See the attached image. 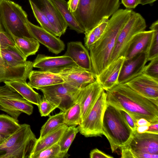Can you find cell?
Segmentation results:
<instances>
[{
    "instance_id": "6da1fadb",
    "label": "cell",
    "mask_w": 158,
    "mask_h": 158,
    "mask_svg": "<svg viewBox=\"0 0 158 158\" xmlns=\"http://www.w3.org/2000/svg\"><path fill=\"white\" fill-rule=\"evenodd\" d=\"M106 91L107 103L125 111L136 123L141 118L151 124L158 123V99L145 97L125 83Z\"/></svg>"
},
{
    "instance_id": "7a4b0ae2",
    "label": "cell",
    "mask_w": 158,
    "mask_h": 158,
    "mask_svg": "<svg viewBox=\"0 0 158 158\" xmlns=\"http://www.w3.org/2000/svg\"><path fill=\"white\" fill-rule=\"evenodd\" d=\"M132 11L127 9L117 10L109 19L102 35L89 50L92 72L96 77L108 65L118 34Z\"/></svg>"
},
{
    "instance_id": "3957f363",
    "label": "cell",
    "mask_w": 158,
    "mask_h": 158,
    "mask_svg": "<svg viewBox=\"0 0 158 158\" xmlns=\"http://www.w3.org/2000/svg\"><path fill=\"white\" fill-rule=\"evenodd\" d=\"M119 5V0H80L77 9L72 13L85 32L104 18H109Z\"/></svg>"
},
{
    "instance_id": "277c9868",
    "label": "cell",
    "mask_w": 158,
    "mask_h": 158,
    "mask_svg": "<svg viewBox=\"0 0 158 158\" xmlns=\"http://www.w3.org/2000/svg\"><path fill=\"white\" fill-rule=\"evenodd\" d=\"M132 131L119 109L107 103L102 120V134L108 139L112 152L126 144Z\"/></svg>"
},
{
    "instance_id": "5b68a950",
    "label": "cell",
    "mask_w": 158,
    "mask_h": 158,
    "mask_svg": "<svg viewBox=\"0 0 158 158\" xmlns=\"http://www.w3.org/2000/svg\"><path fill=\"white\" fill-rule=\"evenodd\" d=\"M37 139L30 125L21 124L0 145V158H29Z\"/></svg>"
},
{
    "instance_id": "8992f818",
    "label": "cell",
    "mask_w": 158,
    "mask_h": 158,
    "mask_svg": "<svg viewBox=\"0 0 158 158\" xmlns=\"http://www.w3.org/2000/svg\"><path fill=\"white\" fill-rule=\"evenodd\" d=\"M0 18L3 28L9 34L33 38L29 29L27 15L18 4L10 0H0Z\"/></svg>"
},
{
    "instance_id": "52a82bcc",
    "label": "cell",
    "mask_w": 158,
    "mask_h": 158,
    "mask_svg": "<svg viewBox=\"0 0 158 158\" xmlns=\"http://www.w3.org/2000/svg\"><path fill=\"white\" fill-rule=\"evenodd\" d=\"M146 27V21L142 16L132 11L130 17L118 34L109 65L119 57L124 56L133 36L137 33L144 31Z\"/></svg>"
},
{
    "instance_id": "ba28073f",
    "label": "cell",
    "mask_w": 158,
    "mask_h": 158,
    "mask_svg": "<svg viewBox=\"0 0 158 158\" xmlns=\"http://www.w3.org/2000/svg\"><path fill=\"white\" fill-rule=\"evenodd\" d=\"M120 148L129 150L133 158H158V133L132 132L128 141Z\"/></svg>"
},
{
    "instance_id": "9c48e42d",
    "label": "cell",
    "mask_w": 158,
    "mask_h": 158,
    "mask_svg": "<svg viewBox=\"0 0 158 158\" xmlns=\"http://www.w3.org/2000/svg\"><path fill=\"white\" fill-rule=\"evenodd\" d=\"M33 109L32 104L12 87L5 84L0 86V110L19 122L18 117L22 113L30 115Z\"/></svg>"
},
{
    "instance_id": "30bf717a",
    "label": "cell",
    "mask_w": 158,
    "mask_h": 158,
    "mask_svg": "<svg viewBox=\"0 0 158 158\" xmlns=\"http://www.w3.org/2000/svg\"><path fill=\"white\" fill-rule=\"evenodd\" d=\"M106 93L103 89L89 114L78 125L79 132L86 137L100 136L102 134V120L106 106Z\"/></svg>"
},
{
    "instance_id": "8fae6325",
    "label": "cell",
    "mask_w": 158,
    "mask_h": 158,
    "mask_svg": "<svg viewBox=\"0 0 158 158\" xmlns=\"http://www.w3.org/2000/svg\"><path fill=\"white\" fill-rule=\"evenodd\" d=\"M43 97L64 112L77 102L79 89L64 82L42 88Z\"/></svg>"
},
{
    "instance_id": "7c38bea8",
    "label": "cell",
    "mask_w": 158,
    "mask_h": 158,
    "mask_svg": "<svg viewBox=\"0 0 158 158\" xmlns=\"http://www.w3.org/2000/svg\"><path fill=\"white\" fill-rule=\"evenodd\" d=\"M50 72L59 75L64 82L77 89L83 88L96 80V76L92 72L82 69L77 65Z\"/></svg>"
},
{
    "instance_id": "4fadbf2b",
    "label": "cell",
    "mask_w": 158,
    "mask_h": 158,
    "mask_svg": "<svg viewBox=\"0 0 158 158\" xmlns=\"http://www.w3.org/2000/svg\"><path fill=\"white\" fill-rule=\"evenodd\" d=\"M147 61V53H140L125 59L118 77V83H125L142 73Z\"/></svg>"
},
{
    "instance_id": "5bb4252c",
    "label": "cell",
    "mask_w": 158,
    "mask_h": 158,
    "mask_svg": "<svg viewBox=\"0 0 158 158\" xmlns=\"http://www.w3.org/2000/svg\"><path fill=\"white\" fill-rule=\"evenodd\" d=\"M103 89L96 80L79 89L77 102H79L81 105V122L89 114Z\"/></svg>"
},
{
    "instance_id": "9a60e30c",
    "label": "cell",
    "mask_w": 158,
    "mask_h": 158,
    "mask_svg": "<svg viewBox=\"0 0 158 158\" xmlns=\"http://www.w3.org/2000/svg\"><path fill=\"white\" fill-rule=\"evenodd\" d=\"M28 24L33 37L46 47L49 51L58 54L64 50L65 44L59 38L29 20Z\"/></svg>"
},
{
    "instance_id": "2e32d148",
    "label": "cell",
    "mask_w": 158,
    "mask_h": 158,
    "mask_svg": "<svg viewBox=\"0 0 158 158\" xmlns=\"http://www.w3.org/2000/svg\"><path fill=\"white\" fill-rule=\"evenodd\" d=\"M44 14L59 37L66 32L68 27L60 12L51 0H31Z\"/></svg>"
},
{
    "instance_id": "e0dca14e",
    "label": "cell",
    "mask_w": 158,
    "mask_h": 158,
    "mask_svg": "<svg viewBox=\"0 0 158 158\" xmlns=\"http://www.w3.org/2000/svg\"><path fill=\"white\" fill-rule=\"evenodd\" d=\"M125 84L145 97L158 99V81L143 73Z\"/></svg>"
},
{
    "instance_id": "ac0fdd59",
    "label": "cell",
    "mask_w": 158,
    "mask_h": 158,
    "mask_svg": "<svg viewBox=\"0 0 158 158\" xmlns=\"http://www.w3.org/2000/svg\"><path fill=\"white\" fill-rule=\"evenodd\" d=\"M33 68V62L29 61L22 66L14 67L8 65L0 54V83L8 81H26Z\"/></svg>"
},
{
    "instance_id": "d6986e66",
    "label": "cell",
    "mask_w": 158,
    "mask_h": 158,
    "mask_svg": "<svg viewBox=\"0 0 158 158\" xmlns=\"http://www.w3.org/2000/svg\"><path fill=\"white\" fill-rule=\"evenodd\" d=\"M75 65H77L73 61L70 57L64 55L51 56L39 54L33 62V67L49 72Z\"/></svg>"
},
{
    "instance_id": "ffe728a7",
    "label": "cell",
    "mask_w": 158,
    "mask_h": 158,
    "mask_svg": "<svg viewBox=\"0 0 158 158\" xmlns=\"http://www.w3.org/2000/svg\"><path fill=\"white\" fill-rule=\"evenodd\" d=\"M64 55L70 57L79 67L92 72L91 60L87 49L80 41H72L67 44Z\"/></svg>"
},
{
    "instance_id": "44dd1931",
    "label": "cell",
    "mask_w": 158,
    "mask_h": 158,
    "mask_svg": "<svg viewBox=\"0 0 158 158\" xmlns=\"http://www.w3.org/2000/svg\"><path fill=\"white\" fill-rule=\"evenodd\" d=\"M125 58L122 56L109 64L99 75L96 80L106 91L118 84V80Z\"/></svg>"
},
{
    "instance_id": "7402d4cb",
    "label": "cell",
    "mask_w": 158,
    "mask_h": 158,
    "mask_svg": "<svg viewBox=\"0 0 158 158\" xmlns=\"http://www.w3.org/2000/svg\"><path fill=\"white\" fill-rule=\"evenodd\" d=\"M153 31L152 30L143 31L135 34L129 44L124 55L125 59H128L141 53H147L150 47Z\"/></svg>"
},
{
    "instance_id": "603a6c76",
    "label": "cell",
    "mask_w": 158,
    "mask_h": 158,
    "mask_svg": "<svg viewBox=\"0 0 158 158\" xmlns=\"http://www.w3.org/2000/svg\"><path fill=\"white\" fill-rule=\"evenodd\" d=\"M27 83L31 88L37 90L42 88L64 82L59 75L49 71L32 70L28 77Z\"/></svg>"
},
{
    "instance_id": "cb8c5ba5",
    "label": "cell",
    "mask_w": 158,
    "mask_h": 158,
    "mask_svg": "<svg viewBox=\"0 0 158 158\" xmlns=\"http://www.w3.org/2000/svg\"><path fill=\"white\" fill-rule=\"evenodd\" d=\"M13 88L24 99L32 104L38 106L42 100L41 96L33 90L26 82L22 80L5 81L4 82Z\"/></svg>"
},
{
    "instance_id": "d4e9b609",
    "label": "cell",
    "mask_w": 158,
    "mask_h": 158,
    "mask_svg": "<svg viewBox=\"0 0 158 158\" xmlns=\"http://www.w3.org/2000/svg\"><path fill=\"white\" fill-rule=\"evenodd\" d=\"M68 127L64 123L42 139H37L31 155L57 143Z\"/></svg>"
},
{
    "instance_id": "484cf974",
    "label": "cell",
    "mask_w": 158,
    "mask_h": 158,
    "mask_svg": "<svg viewBox=\"0 0 158 158\" xmlns=\"http://www.w3.org/2000/svg\"><path fill=\"white\" fill-rule=\"evenodd\" d=\"M57 8L70 28L78 33H84L81 27L72 13L68 9L67 2L65 0H51Z\"/></svg>"
},
{
    "instance_id": "4316f807",
    "label": "cell",
    "mask_w": 158,
    "mask_h": 158,
    "mask_svg": "<svg viewBox=\"0 0 158 158\" xmlns=\"http://www.w3.org/2000/svg\"><path fill=\"white\" fill-rule=\"evenodd\" d=\"M0 54L7 64L11 66L17 67L24 65L29 61L16 46H10L0 49Z\"/></svg>"
},
{
    "instance_id": "83f0119b",
    "label": "cell",
    "mask_w": 158,
    "mask_h": 158,
    "mask_svg": "<svg viewBox=\"0 0 158 158\" xmlns=\"http://www.w3.org/2000/svg\"><path fill=\"white\" fill-rule=\"evenodd\" d=\"M14 41L15 45L26 57L35 55L38 51L40 46L39 42L33 38L19 37L9 34Z\"/></svg>"
},
{
    "instance_id": "f1b7e54d",
    "label": "cell",
    "mask_w": 158,
    "mask_h": 158,
    "mask_svg": "<svg viewBox=\"0 0 158 158\" xmlns=\"http://www.w3.org/2000/svg\"><path fill=\"white\" fill-rule=\"evenodd\" d=\"M109 20V18H104L96 27L84 33L85 46L87 49L89 50L101 37L106 29Z\"/></svg>"
},
{
    "instance_id": "f546056e",
    "label": "cell",
    "mask_w": 158,
    "mask_h": 158,
    "mask_svg": "<svg viewBox=\"0 0 158 158\" xmlns=\"http://www.w3.org/2000/svg\"><path fill=\"white\" fill-rule=\"evenodd\" d=\"M64 112L62 111L52 116H50L41 127L40 135L38 139H40L48 134L55 130L64 123Z\"/></svg>"
},
{
    "instance_id": "4dcf8cb0",
    "label": "cell",
    "mask_w": 158,
    "mask_h": 158,
    "mask_svg": "<svg viewBox=\"0 0 158 158\" xmlns=\"http://www.w3.org/2000/svg\"><path fill=\"white\" fill-rule=\"evenodd\" d=\"M28 0L34 16L41 27L56 36L60 37L58 33L44 14L31 0Z\"/></svg>"
},
{
    "instance_id": "1f68e13d",
    "label": "cell",
    "mask_w": 158,
    "mask_h": 158,
    "mask_svg": "<svg viewBox=\"0 0 158 158\" xmlns=\"http://www.w3.org/2000/svg\"><path fill=\"white\" fill-rule=\"evenodd\" d=\"M21 124L10 115L0 114V133L10 136L21 126Z\"/></svg>"
},
{
    "instance_id": "d6a6232c",
    "label": "cell",
    "mask_w": 158,
    "mask_h": 158,
    "mask_svg": "<svg viewBox=\"0 0 158 158\" xmlns=\"http://www.w3.org/2000/svg\"><path fill=\"white\" fill-rule=\"evenodd\" d=\"M64 123L68 127L79 125L81 122L80 104L77 102L64 112Z\"/></svg>"
},
{
    "instance_id": "836d02e7",
    "label": "cell",
    "mask_w": 158,
    "mask_h": 158,
    "mask_svg": "<svg viewBox=\"0 0 158 158\" xmlns=\"http://www.w3.org/2000/svg\"><path fill=\"white\" fill-rule=\"evenodd\" d=\"M79 132L78 127L76 126H69L65 131L57 143L62 152H68L69 149Z\"/></svg>"
},
{
    "instance_id": "e575fe53",
    "label": "cell",
    "mask_w": 158,
    "mask_h": 158,
    "mask_svg": "<svg viewBox=\"0 0 158 158\" xmlns=\"http://www.w3.org/2000/svg\"><path fill=\"white\" fill-rule=\"evenodd\" d=\"M69 156L68 152H61L59 145L57 143L31 155L30 158H64Z\"/></svg>"
},
{
    "instance_id": "d590c367",
    "label": "cell",
    "mask_w": 158,
    "mask_h": 158,
    "mask_svg": "<svg viewBox=\"0 0 158 158\" xmlns=\"http://www.w3.org/2000/svg\"><path fill=\"white\" fill-rule=\"evenodd\" d=\"M153 31L151 44L147 53V61H150L158 56V21L154 22L150 27Z\"/></svg>"
},
{
    "instance_id": "8d00e7d4",
    "label": "cell",
    "mask_w": 158,
    "mask_h": 158,
    "mask_svg": "<svg viewBox=\"0 0 158 158\" xmlns=\"http://www.w3.org/2000/svg\"><path fill=\"white\" fill-rule=\"evenodd\" d=\"M150 61L145 66L142 73L158 81V56Z\"/></svg>"
},
{
    "instance_id": "74e56055",
    "label": "cell",
    "mask_w": 158,
    "mask_h": 158,
    "mask_svg": "<svg viewBox=\"0 0 158 158\" xmlns=\"http://www.w3.org/2000/svg\"><path fill=\"white\" fill-rule=\"evenodd\" d=\"M39 111L42 117L49 115L57 107L46 99L44 97L39 105L38 106Z\"/></svg>"
},
{
    "instance_id": "f35d334b",
    "label": "cell",
    "mask_w": 158,
    "mask_h": 158,
    "mask_svg": "<svg viewBox=\"0 0 158 158\" xmlns=\"http://www.w3.org/2000/svg\"><path fill=\"white\" fill-rule=\"evenodd\" d=\"M15 46V43L9 33L4 31H0V49Z\"/></svg>"
},
{
    "instance_id": "ab89813d",
    "label": "cell",
    "mask_w": 158,
    "mask_h": 158,
    "mask_svg": "<svg viewBox=\"0 0 158 158\" xmlns=\"http://www.w3.org/2000/svg\"><path fill=\"white\" fill-rule=\"evenodd\" d=\"M119 110L132 132L136 131L137 126L135 121L125 111L119 109Z\"/></svg>"
},
{
    "instance_id": "60d3db41",
    "label": "cell",
    "mask_w": 158,
    "mask_h": 158,
    "mask_svg": "<svg viewBox=\"0 0 158 158\" xmlns=\"http://www.w3.org/2000/svg\"><path fill=\"white\" fill-rule=\"evenodd\" d=\"M89 157L90 158H113L110 156L105 154L97 148L92 150L89 153Z\"/></svg>"
},
{
    "instance_id": "b9f144b4",
    "label": "cell",
    "mask_w": 158,
    "mask_h": 158,
    "mask_svg": "<svg viewBox=\"0 0 158 158\" xmlns=\"http://www.w3.org/2000/svg\"><path fill=\"white\" fill-rule=\"evenodd\" d=\"M123 4L127 8H135L139 4V0H121Z\"/></svg>"
},
{
    "instance_id": "7bdbcfd3",
    "label": "cell",
    "mask_w": 158,
    "mask_h": 158,
    "mask_svg": "<svg viewBox=\"0 0 158 158\" xmlns=\"http://www.w3.org/2000/svg\"><path fill=\"white\" fill-rule=\"evenodd\" d=\"M80 0H69L67 2L68 9L71 13L74 12L77 9Z\"/></svg>"
},
{
    "instance_id": "ee69618b",
    "label": "cell",
    "mask_w": 158,
    "mask_h": 158,
    "mask_svg": "<svg viewBox=\"0 0 158 158\" xmlns=\"http://www.w3.org/2000/svg\"><path fill=\"white\" fill-rule=\"evenodd\" d=\"M151 124V123L149 122L143 118H141L138 119L136 123V125L137 127L145 126H149Z\"/></svg>"
},
{
    "instance_id": "f6af8a7d",
    "label": "cell",
    "mask_w": 158,
    "mask_h": 158,
    "mask_svg": "<svg viewBox=\"0 0 158 158\" xmlns=\"http://www.w3.org/2000/svg\"><path fill=\"white\" fill-rule=\"evenodd\" d=\"M147 131L158 133V123L151 124Z\"/></svg>"
},
{
    "instance_id": "bcb514c9",
    "label": "cell",
    "mask_w": 158,
    "mask_h": 158,
    "mask_svg": "<svg viewBox=\"0 0 158 158\" xmlns=\"http://www.w3.org/2000/svg\"><path fill=\"white\" fill-rule=\"evenodd\" d=\"M148 126H138L137 127L136 131L139 133H142L147 131L149 127Z\"/></svg>"
},
{
    "instance_id": "7dc6e473",
    "label": "cell",
    "mask_w": 158,
    "mask_h": 158,
    "mask_svg": "<svg viewBox=\"0 0 158 158\" xmlns=\"http://www.w3.org/2000/svg\"><path fill=\"white\" fill-rule=\"evenodd\" d=\"M157 0H139V4L145 5L154 2Z\"/></svg>"
},
{
    "instance_id": "c3c4849f",
    "label": "cell",
    "mask_w": 158,
    "mask_h": 158,
    "mask_svg": "<svg viewBox=\"0 0 158 158\" xmlns=\"http://www.w3.org/2000/svg\"><path fill=\"white\" fill-rule=\"evenodd\" d=\"M9 136L0 133V145H1Z\"/></svg>"
},
{
    "instance_id": "681fc988",
    "label": "cell",
    "mask_w": 158,
    "mask_h": 158,
    "mask_svg": "<svg viewBox=\"0 0 158 158\" xmlns=\"http://www.w3.org/2000/svg\"><path fill=\"white\" fill-rule=\"evenodd\" d=\"M4 28L2 27V23H1L0 18V31H3Z\"/></svg>"
}]
</instances>
